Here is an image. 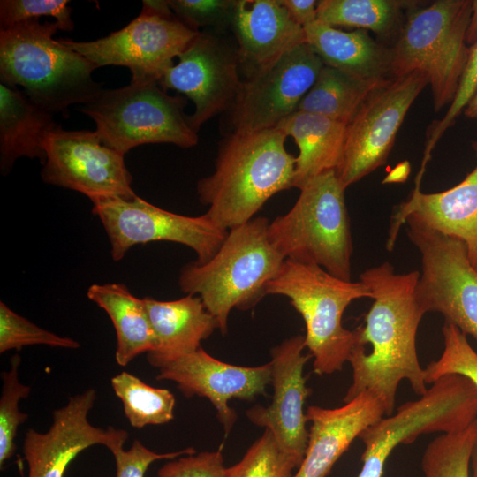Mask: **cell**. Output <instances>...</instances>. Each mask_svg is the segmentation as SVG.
Wrapping results in <instances>:
<instances>
[{"mask_svg":"<svg viewBox=\"0 0 477 477\" xmlns=\"http://www.w3.org/2000/svg\"><path fill=\"white\" fill-rule=\"evenodd\" d=\"M419 277V271L396 273L388 261L360 274L373 303L364 322L353 329L355 344L348 360L352 381L344 403L369 391L390 416L401 381H408L419 396L427 391L416 347L418 327L425 314L416 298Z\"/></svg>","mask_w":477,"mask_h":477,"instance_id":"1","label":"cell"},{"mask_svg":"<svg viewBox=\"0 0 477 477\" xmlns=\"http://www.w3.org/2000/svg\"><path fill=\"white\" fill-rule=\"evenodd\" d=\"M277 127L229 132L222 140L211 175L197 183L206 214L226 230L253 218L276 193L293 187L296 157Z\"/></svg>","mask_w":477,"mask_h":477,"instance_id":"2","label":"cell"},{"mask_svg":"<svg viewBox=\"0 0 477 477\" xmlns=\"http://www.w3.org/2000/svg\"><path fill=\"white\" fill-rule=\"evenodd\" d=\"M58 29L40 19L0 28V83L22 87L37 106L68 117L72 105L90 102L103 88L92 77L95 66L54 38Z\"/></svg>","mask_w":477,"mask_h":477,"instance_id":"3","label":"cell"},{"mask_svg":"<svg viewBox=\"0 0 477 477\" xmlns=\"http://www.w3.org/2000/svg\"><path fill=\"white\" fill-rule=\"evenodd\" d=\"M269 224L268 218L256 216L229 230L210 260L190 262L180 271V290L201 299L222 334L233 308L248 310L267 295L269 282L285 260L269 239Z\"/></svg>","mask_w":477,"mask_h":477,"instance_id":"4","label":"cell"},{"mask_svg":"<svg viewBox=\"0 0 477 477\" xmlns=\"http://www.w3.org/2000/svg\"><path fill=\"white\" fill-rule=\"evenodd\" d=\"M344 191L335 170L326 171L300 189L286 214L269 223V239L285 260L316 265L352 281L353 249Z\"/></svg>","mask_w":477,"mask_h":477,"instance_id":"5","label":"cell"},{"mask_svg":"<svg viewBox=\"0 0 477 477\" xmlns=\"http://www.w3.org/2000/svg\"><path fill=\"white\" fill-rule=\"evenodd\" d=\"M266 293L287 297L302 316L314 371L319 375L340 371L355 344L354 331L343 326L342 317L352 301L372 299L367 285L342 280L316 265L284 260Z\"/></svg>","mask_w":477,"mask_h":477,"instance_id":"6","label":"cell"},{"mask_svg":"<svg viewBox=\"0 0 477 477\" xmlns=\"http://www.w3.org/2000/svg\"><path fill=\"white\" fill-rule=\"evenodd\" d=\"M470 0H438L413 7L391 50V76L419 72L428 80L434 108L451 104L466 68L470 46L466 34Z\"/></svg>","mask_w":477,"mask_h":477,"instance_id":"7","label":"cell"},{"mask_svg":"<svg viewBox=\"0 0 477 477\" xmlns=\"http://www.w3.org/2000/svg\"><path fill=\"white\" fill-rule=\"evenodd\" d=\"M187 98L170 95L158 82H132L102 89L79 110L94 120L103 145L122 155L144 144L170 143L188 148L198 134L184 109Z\"/></svg>","mask_w":477,"mask_h":477,"instance_id":"8","label":"cell"},{"mask_svg":"<svg viewBox=\"0 0 477 477\" xmlns=\"http://www.w3.org/2000/svg\"><path fill=\"white\" fill-rule=\"evenodd\" d=\"M476 419L477 387L463 375H443L418 399L362 431L363 466L357 477H382L387 459L400 443L410 444L424 434L461 431Z\"/></svg>","mask_w":477,"mask_h":477,"instance_id":"9","label":"cell"},{"mask_svg":"<svg viewBox=\"0 0 477 477\" xmlns=\"http://www.w3.org/2000/svg\"><path fill=\"white\" fill-rule=\"evenodd\" d=\"M407 235L421 256L416 298L425 314L438 312L445 322L477 341V270L459 239L406 218Z\"/></svg>","mask_w":477,"mask_h":477,"instance_id":"10","label":"cell"},{"mask_svg":"<svg viewBox=\"0 0 477 477\" xmlns=\"http://www.w3.org/2000/svg\"><path fill=\"white\" fill-rule=\"evenodd\" d=\"M92 203V213L107 233L115 261L136 245L169 241L190 247L197 255L195 261L203 263L215 255L229 232L206 213L198 216L176 214L137 195L130 200L111 197Z\"/></svg>","mask_w":477,"mask_h":477,"instance_id":"11","label":"cell"},{"mask_svg":"<svg viewBox=\"0 0 477 477\" xmlns=\"http://www.w3.org/2000/svg\"><path fill=\"white\" fill-rule=\"evenodd\" d=\"M199 34L174 13H158L143 5L139 16L105 37L88 42L59 40L95 68L124 66L130 70L132 82H158Z\"/></svg>","mask_w":477,"mask_h":477,"instance_id":"12","label":"cell"},{"mask_svg":"<svg viewBox=\"0 0 477 477\" xmlns=\"http://www.w3.org/2000/svg\"><path fill=\"white\" fill-rule=\"evenodd\" d=\"M428 84L427 76L415 72L391 76L368 94L347 124L335 170L345 189L386 163L407 111Z\"/></svg>","mask_w":477,"mask_h":477,"instance_id":"13","label":"cell"},{"mask_svg":"<svg viewBox=\"0 0 477 477\" xmlns=\"http://www.w3.org/2000/svg\"><path fill=\"white\" fill-rule=\"evenodd\" d=\"M43 182L79 192L96 201L136 196L125 155L106 147L98 133L67 131L57 125L46 137Z\"/></svg>","mask_w":477,"mask_h":477,"instance_id":"14","label":"cell"},{"mask_svg":"<svg viewBox=\"0 0 477 477\" xmlns=\"http://www.w3.org/2000/svg\"><path fill=\"white\" fill-rule=\"evenodd\" d=\"M323 65L314 49L304 42L269 67L246 77L228 110L229 132L276 127L298 110Z\"/></svg>","mask_w":477,"mask_h":477,"instance_id":"15","label":"cell"},{"mask_svg":"<svg viewBox=\"0 0 477 477\" xmlns=\"http://www.w3.org/2000/svg\"><path fill=\"white\" fill-rule=\"evenodd\" d=\"M178 58L158 84L164 91L174 90L193 102L189 122L198 132L205 122L228 111L235 100L241 83L237 50L200 32Z\"/></svg>","mask_w":477,"mask_h":477,"instance_id":"16","label":"cell"},{"mask_svg":"<svg viewBox=\"0 0 477 477\" xmlns=\"http://www.w3.org/2000/svg\"><path fill=\"white\" fill-rule=\"evenodd\" d=\"M96 397L93 388L73 395L65 405L53 411L46 432L34 428L26 432L22 451L28 467L26 477H64L70 463L86 449L103 445L112 453L124 446L128 438L125 430L90 423L88 413Z\"/></svg>","mask_w":477,"mask_h":477,"instance_id":"17","label":"cell"},{"mask_svg":"<svg viewBox=\"0 0 477 477\" xmlns=\"http://www.w3.org/2000/svg\"><path fill=\"white\" fill-rule=\"evenodd\" d=\"M305 336L285 339L270 351L273 397L269 405H255L246 411L247 418L269 429L278 446L302 462L309 431L304 404L311 390L303 375L304 366L312 355L304 354Z\"/></svg>","mask_w":477,"mask_h":477,"instance_id":"18","label":"cell"},{"mask_svg":"<svg viewBox=\"0 0 477 477\" xmlns=\"http://www.w3.org/2000/svg\"><path fill=\"white\" fill-rule=\"evenodd\" d=\"M157 380L177 383L186 398H207L228 434L238 417L228 402L232 398L254 400L265 395L271 383L270 362L257 367H241L223 362L201 346L193 352L170 360L159 368Z\"/></svg>","mask_w":477,"mask_h":477,"instance_id":"19","label":"cell"},{"mask_svg":"<svg viewBox=\"0 0 477 477\" xmlns=\"http://www.w3.org/2000/svg\"><path fill=\"white\" fill-rule=\"evenodd\" d=\"M477 156V141L473 143ZM422 175L415 187L393 216L387 248L392 250L397 235L406 218L461 240L472 265L477 270V164L457 186L440 193L420 191Z\"/></svg>","mask_w":477,"mask_h":477,"instance_id":"20","label":"cell"},{"mask_svg":"<svg viewBox=\"0 0 477 477\" xmlns=\"http://www.w3.org/2000/svg\"><path fill=\"white\" fill-rule=\"evenodd\" d=\"M306 416L312 422L307 447L292 477H326L354 439L385 416V409L375 395L365 391L337 408L311 405Z\"/></svg>","mask_w":477,"mask_h":477,"instance_id":"21","label":"cell"},{"mask_svg":"<svg viewBox=\"0 0 477 477\" xmlns=\"http://www.w3.org/2000/svg\"><path fill=\"white\" fill-rule=\"evenodd\" d=\"M232 27L239 67L246 77L269 67L306 42L304 28L279 0H238Z\"/></svg>","mask_w":477,"mask_h":477,"instance_id":"22","label":"cell"},{"mask_svg":"<svg viewBox=\"0 0 477 477\" xmlns=\"http://www.w3.org/2000/svg\"><path fill=\"white\" fill-rule=\"evenodd\" d=\"M157 339L155 351L147 353L148 363L159 368L178 357L195 352L218 324L196 295L169 301L143 299Z\"/></svg>","mask_w":477,"mask_h":477,"instance_id":"23","label":"cell"},{"mask_svg":"<svg viewBox=\"0 0 477 477\" xmlns=\"http://www.w3.org/2000/svg\"><path fill=\"white\" fill-rule=\"evenodd\" d=\"M306 42L324 65L351 76L382 81L391 77V50L362 29L345 32L316 20L304 28Z\"/></svg>","mask_w":477,"mask_h":477,"instance_id":"24","label":"cell"},{"mask_svg":"<svg viewBox=\"0 0 477 477\" xmlns=\"http://www.w3.org/2000/svg\"><path fill=\"white\" fill-rule=\"evenodd\" d=\"M58 124L17 87L0 83V170L7 175L20 157L46 159L48 133Z\"/></svg>","mask_w":477,"mask_h":477,"instance_id":"25","label":"cell"},{"mask_svg":"<svg viewBox=\"0 0 477 477\" xmlns=\"http://www.w3.org/2000/svg\"><path fill=\"white\" fill-rule=\"evenodd\" d=\"M347 124L322 115L296 110L276 127L299 148L293 187L299 190L314 178L337 168Z\"/></svg>","mask_w":477,"mask_h":477,"instance_id":"26","label":"cell"},{"mask_svg":"<svg viewBox=\"0 0 477 477\" xmlns=\"http://www.w3.org/2000/svg\"><path fill=\"white\" fill-rule=\"evenodd\" d=\"M87 298L102 308L111 320L116 335L115 360L125 367L142 353L153 352L157 339L143 299L135 297L123 284H94Z\"/></svg>","mask_w":477,"mask_h":477,"instance_id":"27","label":"cell"},{"mask_svg":"<svg viewBox=\"0 0 477 477\" xmlns=\"http://www.w3.org/2000/svg\"><path fill=\"white\" fill-rule=\"evenodd\" d=\"M382 81L363 80L338 69L323 65L297 110L348 124L368 94Z\"/></svg>","mask_w":477,"mask_h":477,"instance_id":"28","label":"cell"},{"mask_svg":"<svg viewBox=\"0 0 477 477\" xmlns=\"http://www.w3.org/2000/svg\"><path fill=\"white\" fill-rule=\"evenodd\" d=\"M415 2L397 0H322L317 4V20L326 25L354 26L388 36L399 26L403 10Z\"/></svg>","mask_w":477,"mask_h":477,"instance_id":"29","label":"cell"},{"mask_svg":"<svg viewBox=\"0 0 477 477\" xmlns=\"http://www.w3.org/2000/svg\"><path fill=\"white\" fill-rule=\"evenodd\" d=\"M110 383L132 427L142 428L173 420L176 399L169 390L150 386L126 371L113 376Z\"/></svg>","mask_w":477,"mask_h":477,"instance_id":"30","label":"cell"},{"mask_svg":"<svg viewBox=\"0 0 477 477\" xmlns=\"http://www.w3.org/2000/svg\"><path fill=\"white\" fill-rule=\"evenodd\" d=\"M477 439V419L461 431L442 434L426 447L424 477H470V459Z\"/></svg>","mask_w":477,"mask_h":477,"instance_id":"31","label":"cell"},{"mask_svg":"<svg viewBox=\"0 0 477 477\" xmlns=\"http://www.w3.org/2000/svg\"><path fill=\"white\" fill-rule=\"evenodd\" d=\"M21 359L17 353L10 360L8 370L1 373L2 390L0 397V466L10 459L15 452V438L19 427L27 419L28 414L19 408L20 399L27 398L31 387L20 382L19 369Z\"/></svg>","mask_w":477,"mask_h":477,"instance_id":"32","label":"cell"},{"mask_svg":"<svg viewBox=\"0 0 477 477\" xmlns=\"http://www.w3.org/2000/svg\"><path fill=\"white\" fill-rule=\"evenodd\" d=\"M300 464L281 450L272 433L265 428L243 458L227 467V477H292Z\"/></svg>","mask_w":477,"mask_h":477,"instance_id":"33","label":"cell"},{"mask_svg":"<svg viewBox=\"0 0 477 477\" xmlns=\"http://www.w3.org/2000/svg\"><path fill=\"white\" fill-rule=\"evenodd\" d=\"M443 350L436 360L424 368L425 382L432 384L447 375H460L477 387V352L470 345L466 336L455 325L444 322L442 328Z\"/></svg>","mask_w":477,"mask_h":477,"instance_id":"34","label":"cell"},{"mask_svg":"<svg viewBox=\"0 0 477 477\" xmlns=\"http://www.w3.org/2000/svg\"><path fill=\"white\" fill-rule=\"evenodd\" d=\"M76 349L80 343L44 329L0 302V353L10 350L20 351L29 345Z\"/></svg>","mask_w":477,"mask_h":477,"instance_id":"35","label":"cell"},{"mask_svg":"<svg viewBox=\"0 0 477 477\" xmlns=\"http://www.w3.org/2000/svg\"><path fill=\"white\" fill-rule=\"evenodd\" d=\"M66 0H1L0 28H7L20 22L40 19L54 18L60 30L72 31L74 22L71 18L72 7Z\"/></svg>","mask_w":477,"mask_h":477,"instance_id":"36","label":"cell"},{"mask_svg":"<svg viewBox=\"0 0 477 477\" xmlns=\"http://www.w3.org/2000/svg\"><path fill=\"white\" fill-rule=\"evenodd\" d=\"M238 0H169L175 16L189 27L232 26Z\"/></svg>","mask_w":477,"mask_h":477,"instance_id":"37","label":"cell"},{"mask_svg":"<svg viewBox=\"0 0 477 477\" xmlns=\"http://www.w3.org/2000/svg\"><path fill=\"white\" fill-rule=\"evenodd\" d=\"M477 91V42L470 46L469 56L454 100L450 105L444 117L433 125L428 137L423 164L430 158V154L444 132L450 127L458 114L464 110Z\"/></svg>","mask_w":477,"mask_h":477,"instance_id":"38","label":"cell"},{"mask_svg":"<svg viewBox=\"0 0 477 477\" xmlns=\"http://www.w3.org/2000/svg\"><path fill=\"white\" fill-rule=\"evenodd\" d=\"M157 477H227V467L220 449L169 460L158 470Z\"/></svg>","mask_w":477,"mask_h":477,"instance_id":"39","label":"cell"},{"mask_svg":"<svg viewBox=\"0 0 477 477\" xmlns=\"http://www.w3.org/2000/svg\"><path fill=\"white\" fill-rule=\"evenodd\" d=\"M195 452L193 448L189 447L178 451L158 453L135 439L128 450L122 447L112 452L116 463V477H145L147 470L155 461L171 460Z\"/></svg>","mask_w":477,"mask_h":477,"instance_id":"40","label":"cell"},{"mask_svg":"<svg viewBox=\"0 0 477 477\" xmlns=\"http://www.w3.org/2000/svg\"><path fill=\"white\" fill-rule=\"evenodd\" d=\"M288 11L293 20L303 28L317 20V4L315 0H279Z\"/></svg>","mask_w":477,"mask_h":477,"instance_id":"41","label":"cell"},{"mask_svg":"<svg viewBox=\"0 0 477 477\" xmlns=\"http://www.w3.org/2000/svg\"><path fill=\"white\" fill-rule=\"evenodd\" d=\"M467 45H473L477 42V0L472 3V13L466 34Z\"/></svg>","mask_w":477,"mask_h":477,"instance_id":"42","label":"cell"},{"mask_svg":"<svg viewBox=\"0 0 477 477\" xmlns=\"http://www.w3.org/2000/svg\"><path fill=\"white\" fill-rule=\"evenodd\" d=\"M410 170V165L408 163L405 162L399 165L398 168L393 170L389 177L384 179V182H401L404 181L408 174Z\"/></svg>","mask_w":477,"mask_h":477,"instance_id":"43","label":"cell"},{"mask_svg":"<svg viewBox=\"0 0 477 477\" xmlns=\"http://www.w3.org/2000/svg\"><path fill=\"white\" fill-rule=\"evenodd\" d=\"M464 114L469 118H477V91L464 109Z\"/></svg>","mask_w":477,"mask_h":477,"instance_id":"44","label":"cell"},{"mask_svg":"<svg viewBox=\"0 0 477 477\" xmlns=\"http://www.w3.org/2000/svg\"><path fill=\"white\" fill-rule=\"evenodd\" d=\"M470 469L472 471L470 477H477V439L471 453Z\"/></svg>","mask_w":477,"mask_h":477,"instance_id":"45","label":"cell"}]
</instances>
